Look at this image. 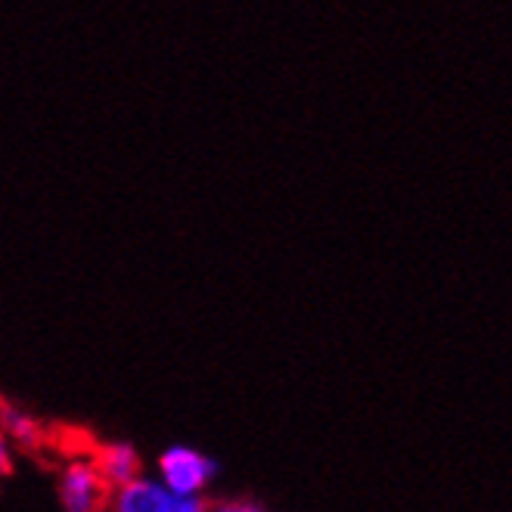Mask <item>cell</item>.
I'll return each instance as SVG.
<instances>
[{
  "label": "cell",
  "mask_w": 512,
  "mask_h": 512,
  "mask_svg": "<svg viewBox=\"0 0 512 512\" xmlns=\"http://www.w3.org/2000/svg\"><path fill=\"white\" fill-rule=\"evenodd\" d=\"M59 497L66 503V512H109L115 485L94 466V460H75L59 481Z\"/></svg>",
  "instance_id": "6da1fadb"
},
{
  "label": "cell",
  "mask_w": 512,
  "mask_h": 512,
  "mask_svg": "<svg viewBox=\"0 0 512 512\" xmlns=\"http://www.w3.org/2000/svg\"><path fill=\"white\" fill-rule=\"evenodd\" d=\"M115 512H208V506L193 494H174L162 485H153V481H125V485L115 488L112 497Z\"/></svg>",
  "instance_id": "7a4b0ae2"
},
{
  "label": "cell",
  "mask_w": 512,
  "mask_h": 512,
  "mask_svg": "<svg viewBox=\"0 0 512 512\" xmlns=\"http://www.w3.org/2000/svg\"><path fill=\"white\" fill-rule=\"evenodd\" d=\"M159 469L165 478V488L174 494H184V497L199 494L215 472L212 460H205L202 454L187 450V447H171L168 454L159 460Z\"/></svg>",
  "instance_id": "3957f363"
},
{
  "label": "cell",
  "mask_w": 512,
  "mask_h": 512,
  "mask_svg": "<svg viewBox=\"0 0 512 512\" xmlns=\"http://www.w3.org/2000/svg\"><path fill=\"white\" fill-rule=\"evenodd\" d=\"M90 460H94V466L112 481L115 488L140 475V457L128 444H94Z\"/></svg>",
  "instance_id": "277c9868"
},
{
  "label": "cell",
  "mask_w": 512,
  "mask_h": 512,
  "mask_svg": "<svg viewBox=\"0 0 512 512\" xmlns=\"http://www.w3.org/2000/svg\"><path fill=\"white\" fill-rule=\"evenodd\" d=\"M208 512H264V509H258L255 503H246V500H230V503H218V506H212Z\"/></svg>",
  "instance_id": "5b68a950"
},
{
  "label": "cell",
  "mask_w": 512,
  "mask_h": 512,
  "mask_svg": "<svg viewBox=\"0 0 512 512\" xmlns=\"http://www.w3.org/2000/svg\"><path fill=\"white\" fill-rule=\"evenodd\" d=\"M0 472H10V454H7V441L0 435Z\"/></svg>",
  "instance_id": "8992f818"
}]
</instances>
